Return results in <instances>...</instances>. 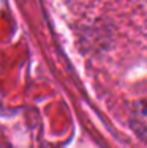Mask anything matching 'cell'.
Segmentation results:
<instances>
[{
	"mask_svg": "<svg viewBox=\"0 0 147 148\" xmlns=\"http://www.w3.org/2000/svg\"><path fill=\"white\" fill-rule=\"evenodd\" d=\"M130 123L133 131L144 142H147V98L135 104V107L131 110Z\"/></svg>",
	"mask_w": 147,
	"mask_h": 148,
	"instance_id": "6da1fadb",
	"label": "cell"
}]
</instances>
